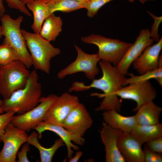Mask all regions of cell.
Here are the masks:
<instances>
[{"instance_id":"5b68a950","label":"cell","mask_w":162,"mask_h":162,"mask_svg":"<svg viewBox=\"0 0 162 162\" xmlns=\"http://www.w3.org/2000/svg\"><path fill=\"white\" fill-rule=\"evenodd\" d=\"M28 69L18 60L0 66V94L4 99L25 87L30 73Z\"/></svg>"},{"instance_id":"ba28073f","label":"cell","mask_w":162,"mask_h":162,"mask_svg":"<svg viewBox=\"0 0 162 162\" xmlns=\"http://www.w3.org/2000/svg\"><path fill=\"white\" fill-rule=\"evenodd\" d=\"M74 46L77 53L76 58L66 68L60 70L57 74V77L62 79L68 75L83 72L88 79L93 80L99 71L97 64L100 59L98 54H88L76 45Z\"/></svg>"},{"instance_id":"60d3db41","label":"cell","mask_w":162,"mask_h":162,"mask_svg":"<svg viewBox=\"0 0 162 162\" xmlns=\"http://www.w3.org/2000/svg\"><path fill=\"white\" fill-rule=\"evenodd\" d=\"M39 0L47 3L49 2L50 0Z\"/></svg>"},{"instance_id":"5bb4252c","label":"cell","mask_w":162,"mask_h":162,"mask_svg":"<svg viewBox=\"0 0 162 162\" xmlns=\"http://www.w3.org/2000/svg\"><path fill=\"white\" fill-rule=\"evenodd\" d=\"M123 132L120 130L112 128L104 122H103L100 133L104 146L106 162H125L117 145L118 140Z\"/></svg>"},{"instance_id":"6da1fadb","label":"cell","mask_w":162,"mask_h":162,"mask_svg":"<svg viewBox=\"0 0 162 162\" xmlns=\"http://www.w3.org/2000/svg\"><path fill=\"white\" fill-rule=\"evenodd\" d=\"M99 64L102 70V76L94 79L89 85H85L83 82H74L68 89V92H78L94 88L101 90L103 94L91 93L92 96L104 98L98 107L95 109L97 111L115 110L118 112L121 110L122 104L117 94V91L123 86L127 78L125 75L120 72L110 63L100 60Z\"/></svg>"},{"instance_id":"7a4b0ae2","label":"cell","mask_w":162,"mask_h":162,"mask_svg":"<svg viewBox=\"0 0 162 162\" xmlns=\"http://www.w3.org/2000/svg\"><path fill=\"white\" fill-rule=\"evenodd\" d=\"M38 79L35 70L30 72L25 87L14 92L8 98L2 100V107L4 112L15 110L18 115H21L37 106L42 92Z\"/></svg>"},{"instance_id":"7c38bea8","label":"cell","mask_w":162,"mask_h":162,"mask_svg":"<svg viewBox=\"0 0 162 162\" xmlns=\"http://www.w3.org/2000/svg\"><path fill=\"white\" fill-rule=\"evenodd\" d=\"M92 123V119L86 107L79 102L68 114L62 126L70 132L83 137Z\"/></svg>"},{"instance_id":"52a82bcc","label":"cell","mask_w":162,"mask_h":162,"mask_svg":"<svg viewBox=\"0 0 162 162\" xmlns=\"http://www.w3.org/2000/svg\"><path fill=\"white\" fill-rule=\"evenodd\" d=\"M57 97L55 94H50L46 97H41L39 104L24 114L14 116L10 123L20 130L29 132L44 121L47 111Z\"/></svg>"},{"instance_id":"8fae6325","label":"cell","mask_w":162,"mask_h":162,"mask_svg":"<svg viewBox=\"0 0 162 162\" xmlns=\"http://www.w3.org/2000/svg\"><path fill=\"white\" fill-rule=\"evenodd\" d=\"M79 103L78 98L67 92L58 97L47 111L44 121L62 126L65 119Z\"/></svg>"},{"instance_id":"4316f807","label":"cell","mask_w":162,"mask_h":162,"mask_svg":"<svg viewBox=\"0 0 162 162\" xmlns=\"http://www.w3.org/2000/svg\"><path fill=\"white\" fill-rule=\"evenodd\" d=\"M112 0H89L85 4V8L87 10V16L90 18L93 17L100 8Z\"/></svg>"},{"instance_id":"b9f144b4","label":"cell","mask_w":162,"mask_h":162,"mask_svg":"<svg viewBox=\"0 0 162 162\" xmlns=\"http://www.w3.org/2000/svg\"><path fill=\"white\" fill-rule=\"evenodd\" d=\"M2 100H1L0 98V106H2Z\"/></svg>"},{"instance_id":"3957f363","label":"cell","mask_w":162,"mask_h":162,"mask_svg":"<svg viewBox=\"0 0 162 162\" xmlns=\"http://www.w3.org/2000/svg\"><path fill=\"white\" fill-rule=\"evenodd\" d=\"M28 49L31 56L32 65L35 69L47 74L50 68V61L59 55L61 50L54 47L50 43L39 34L31 33L21 29Z\"/></svg>"},{"instance_id":"2e32d148","label":"cell","mask_w":162,"mask_h":162,"mask_svg":"<svg viewBox=\"0 0 162 162\" xmlns=\"http://www.w3.org/2000/svg\"><path fill=\"white\" fill-rule=\"evenodd\" d=\"M38 134V138L40 139L42 137V133L46 130L51 131L58 135L63 141L66 146L67 155L68 158H71L74 152L73 149L78 150L79 147L73 144L82 146L85 142L83 137L73 134L65 129L62 126L49 123L44 121L41 122L38 126L34 128Z\"/></svg>"},{"instance_id":"484cf974","label":"cell","mask_w":162,"mask_h":162,"mask_svg":"<svg viewBox=\"0 0 162 162\" xmlns=\"http://www.w3.org/2000/svg\"><path fill=\"white\" fill-rule=\"evenodd\" d=\"M16 60H18V58L15 50L8 44L3 42L0 45V66Z\"/></svg>"},{"instance_id":"83f0119b","label":"cell","mask_w":162,"mask_h":162,"mask_svg":"<svg viewBox=\"0 0 162 162\" xmlns=\"http://www.w3.org/2000/svg\"><path fill=\"white\" fill-rule=\"evenodd\" d=\"M148 14L154 20L150 31V35L151 38L154 41L158 42L160 38L158 34V28L160 24L162 21V16H157L149 11H147Z\"/></svg>"},{"instance_id":"603a6c76","label":"cell","mask_w":162,"mask_h":162,"mask_svg":"<svg viewBox=\"0 0 162 162\" xmlns=\"http://www.w3.org/2000/svg\"><path fill=\"white\" fill-rule=\"evenodd\" d=\"M130 133L142 145L144 143L162 136V124L160 123L153 125L137 124Z\"/></svg>"},{"instance_id":"d6986e66","label":"cell","mask_w":162,"mask_h":162,"mask_svg":"<svg viewBox=\"0 0 162 162\" xmlns=\"http://www.w3.org/2000/svg\"><path fill=\"white\" fill-rule=\"evenodd\" d=\"M162 108L155 104L153 101L142 105L135 115L137 124L153 125L159 123Z\"/></svg>"},{"instance_id":"9c48e42d","label":"cell","mask_w":162,"mask_h":162,"mask_svg":"<svg viewBox=\"0 0 162 162\" xmlns=\"http://www.w3.org/2000/svg\"><path fill=\"white\" fill-rule=\"evenodd\" d=\"M28 136L26 132L9 123L2 137L4 144L0 152V162H16L19 149L27 142Z\"/></svg>"},{"instance_id":"d6a6232c","label":"cell","mask_w":162,"mask_h":162,"mask_svg":"<svg viewBox=\"0 0 162 162\" xmlns=\"http://www.w3.org/2000/svg\"><path fill=\"white\" fill-rule=\"evenodd\" d=\"M30 144L27 142L24 143L22 145L20 150L18 151L17 155L18 158L17 162H29L27 153L30 151Z\"/></svg>"},{"instance_id":"f1b7e54d","label":"cell","mask_w":162,"mask_h":162,"mask_svg":"<svg viewBox=\"0 0 162 162\" xmlns=\"http://www.w3.org/2000/svg\"><path fill=\"white\" fill-rule=\"evenodd\" d=\"M16 112L15 110H13L0 114V142H2V137L6 126L10 122Z\"/></svg>"},{"instance_id":"f546056e","label":"cell","mask_w":162,"mask_h":162,"mask_svg":"<svg viewBox=\"0 0 162 162\" xmlns=\"http://www.w3.org/2000/svg\"><path fill=\"white\" fill-rule=\"evenodd\" d=\"M5 1L8 6L12 9H15L26 15L27 16L32 17L30 13L26 6L19 0H3Z\"/></svg>"},{"instance_id":"8992f818","label":"cell","mask_w":162,"mask_h":162,"mask_svg":"<svg viewBox=\"0 0 162 162\" xmlns=\"http://www.w3.org/2000/svg\"><path fill=\"white\" fill-rule=\"evenodd\" d=\"M81 40L84 43L96 45L98 49L97 54L100 60L108 62L115 66L132 44L119 39L94 34L82 37Z\"/></svg>"},{"instance_id":"7bdbcfd3","label":"cell","mask_w":162,"mask_h":162,"mask_svg":"<svg viewBox=\"0 0 162 162\" xmlns=\"http://www.w3.org/2000/svg\"><path fill=\"white\" fill-rule=\"evenodd\" d=\"M129 2H133L135 0H128Z\"/></svg>"},{"instance_id":"4dcf8cb0","label":"cell","mask_w":162,"mask_h":162,"mask_svg":"<svg viewBox=\"0 0 162 162\" xmlns=\"http://www.w3.org/2000/svg\"><path fill=\"white\" fill-rule=\"evenodd\" d=\"M145 144L144 148L152 151L162 154V136L153 140Z\"/></svg>"},{"instance_id":"ab89813d","label":"cell","mask_w":162,"mask_h":162,"mask_svg":"<svg viewBox=\"0 0 162 162\" xmlns=\"http://www.w3.org/2000/svg\"><path fill=\"white\" fill-rule=\"evenodd\" d=\"M4 112L2 106H0V114H2Z\"/></svg>"},{"instance_id":"d4e9b609","label":"cell","mask_w":162,"mask_h":162,"mask_svg":"<svg viewBox=\"0 0 162 162\" xmlns=\"http://www.w3.org/2000/svg\"><path fill=\"white\" fill-rule=\"evenodd\" d=\"M155 79L160 86H162V66L154 70L148 71L139 75L130 74V77L126 78L123 83V86L137 82Z\"/></svg>"},{"instance_id":"74e56055","label":"cell","mask_w":162,"mask_h":162,"mask_svg":"<svg viewBox=\"0 0 162 162\" xmlns=\"http://www.w3.org/2000/svg\"><path fill=\"white\" fill-rule=\"evenodd\" d=\"M76 1L80 2H88L89 0H73Z\"/></svg>"},{"instance_id":"ac0fdd59","label":"cell","mask_w":162,"mask_h":162,"mask_svg":"<svg viewBox=\"0 0 162 162\" xmlns=\"http://www.w3.org/2000/svg\"><path fill=\"white\" fill-rule=\"evenodd\" d=\"M103 111L102 116L104 122L112 128L123 132L131 133L137 124L135 115L125 116L113 110Z\"/></svg>"},{"instance_id":"cb8c5ba5","label":"cell","mask_w":162,"mask_h":162,"mask_svg":"<svg viewBox=\"0 0 162 162\" xmlns=\"http://www.w3.org/2000/svg\"><path fill=\"white\" fill-rule=\"evenodd\" d=\"M85 3L73 0H50L47 3L52 14L56 11L69 13L85 8Z\"/></svg>"},{"instance_id":"ffe728a7","label":"cell","mask_w":162,"mask_h":162,"mask_svg":"<svg viewBox=\"0 0 162 162\" xmlns=\"http://www.w3.org/2000/svg\"><path fill=\"white\" fill-rule=\"evenodd\" d=\"M32 11L33 22L31 27L34 33L39 34L43 24L51 14L47 3L39 0H34L26 5Z\"/></svg>"},{"instance_id":"d590c367","label":"cell","mask_w":162,"mask_h":162,"mask_svg":"<svg viewBox=\"0 0 162 162\" xmlns=\"http://www.w3.org/2000/svg\"><path fill=\"white\" fill-rule=\"evenodd\" d=\"M22 3L25 5L29 4L34 0H19Z\"/></svg>"},{"instance_id":"9a60e30c","label":"cell","mask_w":162,"mask_h":162,"mask_svg":"<svg viewBox=\"0 0 162 162\" xmlns=\"http://www.w3.org/2000/svg\"><path fill=\"white\" fill-rule=\"evenodd\" d=\"M162 38L155 44L146 47L132 63L134 68L141 74L162 66Z\"/></svg>"},{"instance_id":"44dd1931","label":"cell","mask_w":162,"mask_h":162,"mask_svg":"<svg viewBox=\"0 0 162 162\" xmlns=\"http://www.w3.org/2000/svg\"><path fill=\"white\" fill-rule=\"evenodd\" d=\"M62 26L61 17L52 14L44 21L39 34L50 42L54 41L62 32Z\"/></svg>"},{"instance_id":"e0dca14e","label":"cell","mask_w":162,"mask_h":162,"mask_svg":"<svg viewBox=\"0 0 162 162\" xmlns=\"http://www.w3.org/2000/svg\"><path fill=\"white\" fill-rule=\"evenodd\" d=\"M117 145L125 161L144 162L142 145L130 133L123 132L118 140Z\"/></svg>"},{"instance_id":"30bf717a","label":"cell","mask_w":162,"mask_h":162,"mask_svg":"<svg viewBox=\"0 0 162 162\" xmlns=\"http://www.w3.org/2000/svg\"><path fill=\"white\" fill-rule=\"evenodd\" d=\"M117 94L121 99L135 101L136 105L133 111H136L143 104L155 99L157 93L149 81L147 80L123 86L117 91Z\"/></svg>"},{"instance_id":"836d02e7","label":"cell","mask_w":162,"mask_h":162,"mask_svg":"<svg viewBox=\"0 0 162 162\" xmlns=\"http://www.w3.org/2000/svg\"><path fill=\"white\" fill-rule=\"evenodd\" d=\"M82 154V151H78L75 154V155L73 157H71L69 158V162H77Z\"/></svg>"},{"instance_id":"1f68e13d","label":"cell","mask_w":162,"mask_h":162,"mask_svg":"<svg viewBox=\"0 0 162 162\" xmlns=\"http://www.w3.org/2000/svg\"><path fill=\"white\" fill-rule=\"evenodd\" d=\"M144 162H161V154L150 151L145 148L143 150Z\"/></svg>"},{"instance_id":"8d00e7d4","label":"cell","mask_w":162,"mask_h":162,"mask_svg":"<svg viewBox=\"0 0 162 162\" xmlns=\"http://www.w3.org/2000/svg\"><path fill=\"white\" fill-rule=\"evenodd\" d=\"M155 0H139L142 4H144L146 2L150 1H154Z\"/></svg>"},{"instance_id":"7402d4cb","label":"cell","mask_w":162,"mask_h":162,"mask_svg":"<svg viewBox=\"0 0 162 162\" xmlns=\"http://www.w3.org/2000/svg\"><path fill=\"white\" fill-rule=\"evenodd\" d=\"M38 134L35 131L32 132L28 136L27 142L30 145L36 148L40 154V162H51L55 152L60 147L63 146L64 144L60 138L56 140L52 146L50 148H46L42 146L38 140Z\"/></svg>"},{"instance_id":"4fadbf2b","label":"cell","mask_w":162,"mask_h":162,"mask_svg":"<svg viewBox=\"0 0 162 162\" xmlns=\"http://www.w3.org/2000/svg\"><path fill=\"white\" fill-rule=\"evenodd\" d=\"M153 41L150 36V30L148 29H142L134 43L132 44L116 66L117 69L122 74L127 75L132 63L146 47L152 45Z\"/></svg>"},{"instance_id":"277c9868","label":"cell","mask_w":162,"mask_h":162,"mask_svg":"<svg viewBox=\"0 0 162 162\" xmlns=\"http://www.w3.org/2000/svg\"><path fill=\"white\" fill-rule=\"evenodd\" d=\"M0 18L2 34L4 37L3 42L10 45L16 52L18 60L29 68L32 65V58L20 29L23 16H20L14 19L4 14Z\"/></svg>"},{"instance_id":"f35d334b","label":"cell","mask_w":162,"mask_h":162,"mask_svg":"<svg viewBox=\"0 0 162 162\" xmlns=\"http://www.w3.org/2000/svg\"><path fill=\"white\" fill-rule=\"evenodd\" d=\"M2 36V27L1 25H0V39Z\"/></svg>"},{"instance_id":"e575fe53","label":"cell","mask_w":162,"mask_h":162,"mask_svg":"<svg viewBox=\"0 0 162 162\" xmlns=\"http://www.w3.org/2000/svg\"><path fill=\"white\" fill-rule=\"evenodd\" d=\"M3 0H0V18L5 12V10L3 4Z\"/></svg>"}]
</instances>
